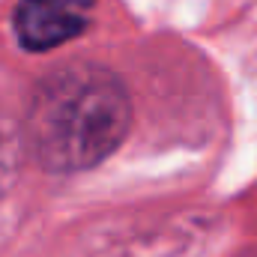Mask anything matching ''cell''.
<instances>
[{"label": "cell", "mask_w": 257, "mask_h": 257, "mask_svg": "<svg viewBox=\"0 0 257 257\" xmlns=\"http://www.w3.org/2000/svg\"><path fill=\"white\" fill-rule=\"evenodd\" d=\"M132 102L123 81L96 63H69L33 93L21 144L39 168L78 174L105 162L126 138Z\"/></svg>", "instance_id": "obj_1"}, {"label": "cell", "mask_w": 257, "mask_h": 257, "mask_svg": "<svg viewBox=\"0 0 257 257\" xmlns=\"http://www.w3.org/2000/svg\"><path fill=\"white\" fill-rule=\"evenodd\" d=\"M96 0H21L15 9V36L27 51H51L81 36Z\"/></svg>", "instance_id": "obj_2"}, {"label": "cell", "mask_w": 257, "mask_h": 257, "mask_svg": "<svg viewBox=\"0 0 257 257\" xmlns=\"http://www.w3.org/2000/svg\"><path fill=\"white\" fill-rule=\"evenodd\" d=\"M21 132L12 126L3 114H0V197L9 192V186L18 177V165H21Z\"/></svg>", "instance_id": "obj_3"}]
</instances>
